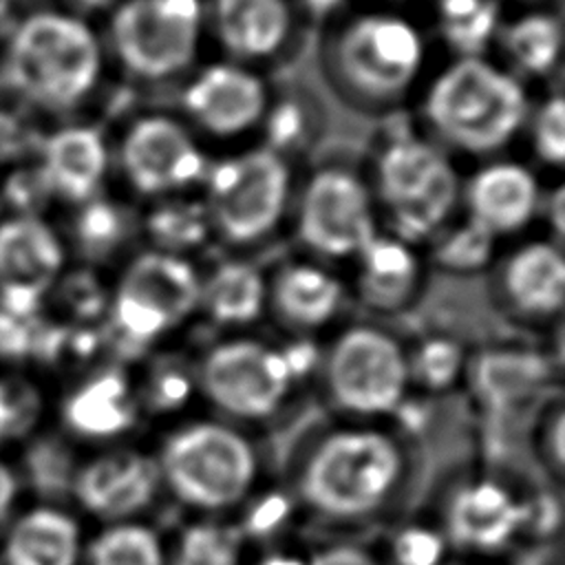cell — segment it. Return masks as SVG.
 Masks as SVG:
<instances>
[{
	"instance_id": "obj_1",
	"label": "cell",
	"mask_w": 565,
	"mask_h": 565,
	"mask_svg": "<svg viewBox=\"0 0 565 565\" xmlns=\"http://www.w3.org/2000/svg\"><path fill=\"white\" fill-rule=\"evenodd\" d=\"M106 44L88 18L60 4L31 7L0 38L4 97L35 117H68L102 86Z\"/></svg>"
},
{
	"instance_id": "obj_2",
	"label": "cell",
	"mask_w": 565,
	"mask_h": 565,
	"mask_svg": "<svg viewBox=\"0 0 565 565\" xmlns=\"http://www.w3.org/2000/svg\"><path fill=\"white\" fill-rule=\"evenodd\" d=\"M424 119L441 148L488 157L525 128L532 102L523 79L481 57H455L426 86Z\"/></svg>"
},
{
	"instance_id": "obj_3",
	"label": "cell",
	"mask_w": 565,
	"mask_h": 565,
	"mask_svg": "<svg viewBox=\"0 0 565 565\" xmlns=\"http://www.w3.org/2000/svg\"><path fill=\"white\" fill-rule=\"evenodd\" d=\"M369 185L388 234L411 245L437 236L461 201V179L446 148L411 130L382 143Z\"/></svg>"
},
{
	"instance_id": "obj_4",
	"label": "cell",
	"mask_w": 565,
	"mask_h": 565,
	"mask_svg": "<svg viewBox=\"0 0 565 565\" xmlns=\"http://www.w3.org/2000/svg\"><path fill=\"white\" fill-rule=\"evenodd\" d=\"M426 55V38L417 22L388 9L355 13L340 24L331 46L342 84L373 102L408 93L422 77Z\"/></svg>"
},
{
	"instance_id": "obj_5",
	"label": "cell",
	"mask_w": 565,
	"mask_h": 565,
	"mask_svg": "<svg viewBox=\"0 0 565 565\" xmlns=\"http://www.w3.org/2000/svg\"><path fill=\"white\" fill-rule=\"evenodd\" d=\"M205 33L203 0H119L108 15L106 53L135 79L185 73Z\"/></svg>"
},
{
	"instance_id": "obj_6",
	"label": "cell",
	"mask_w": 565,
	"mask_h": 565,
	"mask_svg": "<svg viewBox=\"0 0 565 565\" xmlns=\"http://www.w3.org/2000/svg\"><path fill=\"white\" fill-rule=\"evenodd\" d=\"M201 188L212 232L245 245L267 236L282 221L294 174L287 157L254 146L210 161Z\"/></svg>"
},
{
	"instance_id": "obj_7",
	"label": "cell",
	"mask_w": 565,
	"mask_h": 565,
	"mask_svg": "<svg viewBox=\"0 0 565 565\" xmlns=\"http://www.w3.org/2000/svg\"><path fill=\"white\" fill-rule=\"evenodd\" d=\"M395 444L375 430H342L309 457L300 490L305 501L329 516H360L375 510L399 477Z\"/></svg>"
},
{
	"instance_id": "obj_8",
	"label": "cell",
	"mask_w": 565,
	"mask_h": 565,
	"mask_svg": "<svg viewBox=\"0 0 565 565\" xmlns=\"http://www.w3.org/2000/svg\"><path fill=\"white\" fill-rule=\"evenodd\" d=\"M157 468L181 501L221 510L247 492L256 459L238 433L218 424H194L170 437Z\"/></svg>"
},
{
	"instance_id": "obj_9",
	"label": "cell",
	"mask_w": 565,
	"mask_h": 565,
	"mask_svg": "<svg viewBox=\"0 0 565 565\" xmlns=\"http://www.w3.org/2000/svg\"><path fill=\"white\" fill-rule=\"evenodd\" d=\"M300 241L322 256H358L377 234V205L369 181L347 166L311 172L298 196Z\"/></svg>"
},
{
	"instance_id": "obj_10",
	"label": "cell",
	"mask_w": 565,
	"mask_h": 565,
	"mask_svg": "<svg viewBox=\"0 0 565 565\" xmlns=\"http://www.w3.org/2000/svg\"><path fill=\"white\" fill-rule=\"evenodd\" d=\"M194 267L177 254L150 249L135 256L117 285L113 320L126 342L143 344L179 324L199 302Z\"/></svg>"
},
{
	"instance_id": "obj_11",
	"label": "cell",
	"mask_w": 565,
	"mask_h": 565,
	"mask_svg": "<svg viewBox=\"0 0 565 565\" xmlns=\"http://www.w3.org/2000/svg\"><path fill=\"white\" fill-rule=\"evenodd\" d=\"M126 183L141 196L163 199L201 185L210 157L194 130L177 117L148 113L132 119L115 150Z\"/></svg>"
},
{
	"instance_id": "obj_12",
	"label": "cell",
	"mask_w": 565,
	"mask_h": 565,
	"mask_svg": "<svg viewBox=\"0 0 565 565\" xmlns=\"http://www.w3.org/2000/svg\"><path fill=\"white\" fill-rule=\"evenodd\" d=\"M408 369L402 349L377 329L347 331L327 362V384L333 399L353 413H386L397 406Z\"/></svg>"
},
{
	"instance_id": "obj_13",
	"label": "cell",
	"mask_w": 565,
	"mask_h": 565,
	"mask_svg": "<svg viewBox=\"0 0 565 565\" xmlns=\"http://www.w3.org/2000/svg\"><path fill=\"white\" fill-rule=\"evenodd\" d=\"M66 267V243L46 214L0 216V307L38 311Z\"/></svg>"
},
{
	"instance_id": "obj_14",
	"label": "cell",
	"mask_w": 565,
	"mask_h": 565,
	"mask_svg": "<svg viewBox=\"0 0 565 565\" xmlns=\"http://www.w3.org/2000/svg\"><path fill=\"white\" fill-rule=\"evenodd\" d=\"M271 102L265 77L249 64L216 60L188 79L181 108L192 126L216 139H236L263 124Z\"/></svg>"
},
{
	"instance_id": "obj_15",
	"label": "cell",
	"mask_w": 565,
	"mask_h": 565,
	"mask_svg": "<svg viewBox=\"0 0 565 565\" xmlns=\"http://www.w3.org/2000/svg\"><path fill=\"white\" fill-rule=\"evenodd\" d=\"M291 380L282 351L252 340L218 344L201 366L205 395L238 417L269 415L287 395Z\"/></svg>"
},
{
	"instance_id": "obj_16",
	"label": "cell",
	"mask_w": 565,
	"mask_h": 565,
	"mask_svg": "<svg viewBox=\"0 0 565 565\" xmlns=\"http://www.w3.org/2000/svg\"><path fill=\"white\" fill-rule=\"evenodd\" d=\"M33 163L51 201L75 207L104 194L113 150L99 126L60 121L42 132Z\"/></svg>"
},
{
	"instance_id": "obj_17",
	"label": "cell",
	"mask_w": 565,
	"mask_h": 565,
	"mask_svg": "<svg viewBox=\"0 0 565 565\" xmlns=\"http://www.w3.org/2000/svg\"><path fill=\"white\" fill-rule=\"evenodd\" d=\"M466 216L494 238L523 230L543 207L534 170L516 159H490L461 183Z\"/></svg>"
},
{
	"instance_id": "obj_18",
	"label": "cell",
	"mask_w": 565,
	"mask_h": 565,
	"mask_svg": "<svg viewBox=\"0 0 565 565\" xmlns=\"http://www.w3.org/2000/svg\"><path fill=\"white\" fill-rule=\"evenodd\" d=\"M205 26L227 60L256 64L276 57L294 35L291 0H210Z\"/></svg>"
},
{
	"instance_id": "obj_19",
	"label": "cell",
	"mask_w": 565,
	"mask_h": 565,
	"mask_svg": "<svg viewBox=\"0 0 565 565\" xmlns=\"http://www.w3.org/2000/svg\"><path fill=\"white\" fill-rule=\"evenodd\" d=\"M159 468L135 452H108L86 461L75 479L77 503L99 519H124L146 508L157 490Z\"/></svg>"
},
{
	"instance_id": "obj_20",
	"label": "cell",
	"mask_w": 565,
	"mask_h": 565,
	"mask_svg": "<svg viewBox=\"0 0 565 565\" xmlns=\"http://www.w3.org/2000/svg\"><path fill=\"white\" fill-rule=\"evenodd\" d=\"M82 550L79 523L55 505L15 512L0 532V565H77Z\"/></svg>"
},
{
	"instance_id": "obj_21",
	"label": "cell",
	"mask_w": 565,
	"mask_h": 565,
	"mask_svg": "<svg viewBox=\"0 0 565 565\" xmlns=\"http://www.w3.org/2000/svg\"><path fill=\"white\" fill-rule=\"evenodd\" d=\"M527 512L497 483L481 481L459 490L448 510L455 543L470 550H497L512 539Z\"/></svg>"
},
{
	"instance_id": "obj_22",
	"label": "cell",
	"mask_w": 565,
	"mask_h": 565,
	"mask_svg": "<svg viewBox=\"0 0 565 565\" xmlns=\"http://www.w3.org/2000/svg\"><path fill=\"white\" fill-rule=\"evenodd\" d=\"M510 300L534 316L561 309L565 296V263L554 243L532 241L519 247L503 271Z\"/></svg>"
},
{
	"instance_id": "obj_23",
	"label": "cell",
	"mask_w": 565,
	"mask_h": 565,
	"mask_svg": "<svg viewBox=\"0 0 565 565\" xmlns=\"http://www.w3.org/2000/svg\"><path fill=\"white\" fill-rule=\"evenodd\" d=\"M497 44L505 57V68L519 79L550 77L563 55V24L556 13L527 11L512 22H503Z\"/></svg>"
},
{
	"instance_id": "obj_24",
	"label": "cell",
	"mask_w": 565,
	"mask_h": 565,
	"mask_svg": "<svg viewBox=\"0 0 565 565\" xmlns=\"http://www.w3.org/2000/svg\"><path fill=\"white\" fill-rule=\"evenodd\" d=\"M62 415L73 433L106 439L130 426L135 408L126 380L119 373H102L66 397Z\"/></svg>"
},
{
	"instance_id": "obj_25",
	"label": "cell",
	"mask_w": 565,
	"mask_h": 565,
	"mask_svg": "<svg viewBox=\"0 0 565 565\" xmlns=\"http://www.w3.org/2000/svg\"><path fill=\"white\" fill-rule=\"evenodd\" d=\"M360 291L371 307H399L413 291L417 280V258L411 243L393 234H375L358 254Z\"/></svg>"
},
{
	"instance_id": "obj_26",
	"label": "cell",
	"mask_w": 565,
	"mask_h": 565,
	"mask_svg": "<svg viewBox=\"0 0 565 565\" xmlns=\"http://www.w3.org/2000/svg\"><path fill=\"white\" fill-rule=\"evenodd\" d=\"M342 298V285L322 267L289 265L280 271L274 300L278 311L300 327H316L327 322Z\"/></svg>"
},
{
	"instance_id": "obj_27",
	"label": "cell",
	"mask_w": 565,
	"mask_h": 565,
	"mask_svg": "<svg viewBox=\"0 0 565 565\" xmlns=\"http://www.w3.org/2000/svg\"><path fill=\"white\" fill-rule=\"evenodd\" d=\"M435 24L455 57H481L503 26L499 0H435Z\"/></svg>"
},
{
	"instance_id": "obj_28",
	"label": "cell",
	"mask_w": 565,
	"mask_h": 565,
	"mask_svg": "<svg viewBox=\"0 0 565 565\" xmlns=\"http://www.w3.org/2000/svg\"><path fill=\"white\" fill-rule=\"evenodd\" d=\"M547 380V364L527 351H492L475 371L481 399L492 408H508L530 397Z\"/></svg>"
},
{
	"instance_id": "obj_29",
	"label": "cell",
	"mask_w": 565,
	"mask_h": 565,
	"mask_svg": "<svg viewBox=\"0 0 565 565\" xmlns=\"http://www.w3.org/2000/svg\"><path fill=\"white\" fill-rule=\"evenodd\" d=\"M265 300V282L260 271L243 260H227L201 285V298L216 322L243 324L252 322Z\"/></svg>"
},
{
	"instance_id": "obj_30",
	"label": "cell",
	"mask_w": 565,
	"mask_h": 565,
	"mask_svg": "<svg viewBox=\"0 0 565 565\" xmlns=\"http://www.w3.org/2000/svg\"><path fill=\"white\" fill-rule=\"evenodd\" d=\"M146 232L154 249L183 256L210 238L212 221L203 199H194L185 192L157 199L146 216Z\"/></svg>"
},
{
	"instance_id": "obj_31",
	"label": "cell",
	"mask_w": 565,
	"mask_h": 565,
	"mask_svg": "<svg viewBox=\"0 0 565 565\" xmlns=\"http://www.w3.org/2000/svg\"><path fill=\"white\" fill-rule=\"evenodd\" d=\"M130 234V214L115 199L99 194L73 207L71 236L90 256L115 252Z\"/></svg>"
},
{
	"instance_id": "obj_32",
	"label": "cell",
	"mask_w": 565,
	"mask_h": 565,
	"mask_svg": "<svg viewBox=\"0 0 565 565\" xmlns=\"http://www.w3.org/2000/svg\"><path fill=\"white\" fill-rule=\"evenodd\" d=\"M86 565H161V547L148 527L117 523L88 543Z\"/></svg>"
},
{
	"instance_id": "obj_33",
	"label": "cell",
	"mask_w": 565,
	"mask_h": 565,
	"mask_svg": "<svg viewBox=\"0 0 565 565\" xmlns=\"http://www.w3.org/2000/svg\"><path fill=\"white\" fill-rule=\"evenodd\" d=\"M494 236L472 218H463L452 227H444L437 234L435 256L446 269L472 271L481 269L494 249Z\"/></svg>"
},
{
	"instance_id": "obj_34",
	"label": "cell",
	"mask_w": 565,
	"mask_h": 565,
	"mask_svg": "<svg viewBox=\"0 0 565 565\" xmlns=\"http://www.w3.org/2000/svg\"><path fill=\"white\" fill-rule=\"evenodd\" d=\"M241 534L218 523H199L183 532L174 565H236Z\"/></svg>"
},
{
	"instance_id": "obj_35",
	"label": "cell",
	"mask_w": 565,
	"mask_h": 565,
	"mask_svg": "<svg viewBox=\"0 0 565 565\" xmlns=\"http://www.w3.org/2000/svg\"><path fill=\"white\" fill-rule=\"evenodd\" d=\"M260 126L265 132L263 146L282 157L300 150L311 135L309 110L296 97L271 99Z\"/></svg>"
},
{
	"instance_id": "obj_36",
	"label": "cell",
	"mask_w": 565,
	"mask_h": 565,
	"mask_svg": "<svg viewBox=\"0 0 565 565\" xmlns=\"http://www.w3.org/2000/svg\"><path fill=\"white\" fill-rule=\"evenodd\" d=\"M525 128L534 154L550 168H561L565 161V102L556 90L530 110Z\"/></svg>"
},
{
	"instance_id": "obj_37",
	"label": "cell",
	"mask_w": 565,
	"mask_h": 565,
	"mask_svg": "<svg viewBox=\"0 0 565 565\" xmlns=\"http://www.w3.org/2000/svg\"><path fill=\"white\" fill-rule=\"evenodd\" d=\"M40 417V395L24 380H0V448L31 430Z\"/></svg>"
},
{
	"instance_id": "obj_38",
	"label": "cell",
	"mask_w": 565,
	"mask_h": 565,
	"mask_svg": "<svg viewBox=\"0 0 565 565\" xmlns=\"http://www.w3.org/2000/svg\"><path fill=\"white\" fill-rule=\"evenodd\" d=\"M461 366V351L452 340L433 338L415 355V373L430 388H446L455 382Z\"/></svg>"
},
{
	"instance_id": "obj_39",
	"label": "cell",
	"mask_w": 565,
	"mask_h": 565,
	"mask_svg": "<svg viewBox=\"0 0 565 565\" xmlns=\"http://www.w3.org/2000/svg\"><path fill=\"white\" fill-rule=\"evenodd\" d=\"M393 554L397 565H437L444 554V545L435 532L408 527L395 539Z\"/></svg>"
},
{
	"instance_id": "obj_40",
	"label": "cell",
	"mask_w": 565,
	"mask_h": 565,
	"mask_svg": "<svg viewBox=\"0 0 565 565\" xmlns=\"http://www.w3.org/2000/svg\"><path fill=\"white\" fill-rule=\"evenodd\" d=\"M285 516H287V501L282 497H267L249 514L247 527L256 534H263V532H269L274 525H278Z\"/></svg>"
},
{
	"instance_id": "obj_41",
	"label": "cell",
	"mask_w": 565,
	"mask_h": 565,
	"mask_svg": "<svg viewBox=\"0 0 565 565\" xmlns=\"http://www.w3.org/2000/svg\"><path fill=\"white\" fill-rule=\"evenodd\" d=\"M18 490H20V483H18L15 470L0 452V532L4 530L9 519L15 514Z\"/></svg>"
},
{
	"instance_id": "obj_42",
	"label": "cell",
	"mask_w": 565,
	"mask_h": 565,
	"mask_svg": "<svg viewBox=\"0 0 565 565\" xmlns=\"http://www.w3.org/2000/svg\"><path fill=\"white\" fill-rule=\"evenodd\" d=\"M307 565H377L369 554L355 547H333L313 556Z\"/></svg>"
},
{
	"instance_id": "obj_43",
	"label": "cell",
	"mask_w": 565,
	"mask_h": 565,
	"mask_svg": "<svg viewBox=\"0 0 565 565\" xmlns=\"http://www.w3.org/2000/svg\"><path fill=\"white\" fill-rule=\"evenodd\" d=\"M185 395H188V384H185V380L181 375H174V373L163 377L161 386H157L159 404H166V406L179 404Z\"/></svg>"
},
{
	"instance_id": "obj_44",
	"label": "cell",
	"mask_w": 565,
	"mask_h": 565,
	"mask_svg": "<svg viewBox=\"0 0 565 565\" xmlns=\"http://www.w3.org/2000/svg\"><path fill=\"white\" fill-rule=\"evenodd\" d=\"M119 0H60L57 4L82 15V18H88L90 15H97V13H110V9L117 4Z\"/></svg>"
},
{
	"instance_id": "obj_45",
	"label": "cell",
	"mask_w": 565,
	"mask_h": 565,
	"mask_svg": "<svg viewBox=\"0 0 565 565\" xmlns=\"http://www.w3.org/2000/svg\"><path fill=\"white\" fill-rule=\"evenodd\" d=\"M547 214L554 223V232L561 234L563 232V216H565V192L563 188H554L552 194H547Z\"/></svg>"
},
{
	"instance_id": "obj_46",
	"label": "cell",
	"mask_w": 565,
	"mask_h": 565,
	"mask_svg": "<svg viewBox=\"0 0 565 565\" xmlns=\"http://www.w3.org/2000/svg\"><path fill=\"white\" fill-rule=\"evenodd\" d=\"M302 9H307L311 15H331L335 9L342 7L347 0H298Z\"/></svg>"
},
{
	"instance_id": "obj_47",
	"label": "cell",
	"mask_w": 565,
	"mask_h": 565,
	"mask_svg": "<svg viewBox=\"0 0 565 565\" xmlns=\"http://www.w3.org/2000/svg\"><path fill=\"white\" fill-rule=\"evenodd\" d=\"M265 565H302V563H298V561H291V558H271V561H267Z\"/></svg>"
},
{
	"instance_id": "obj_48",
	"label": "cell",
	"mask_w": 565,
	"mask_h": 565,
	"mask_svg": "<svg viewBox=\"0 0 565 565\" xmlns=\"http://www.w3.org/2000/svg\"><path fill=\"white\" fill-rule=\"evenodd\" d=\"M7 97H4V86H2V77H0V104L4 102Z\"/></svg>"
},
{
	"instance_id": "obj_49",
	"label": "cell",
	"mask_w": 565,
	"mask_h": 565,
	"mask_svg": "<svg viewBox=\"0 0 565 565\" xmlns=\"http://www.w3.org/2000/svg\"><path fill=\"white\" fill-rule=\"evenodd\" d=\"M519 2H534V0H519Z\"/></svg>"
}]
</instances>
